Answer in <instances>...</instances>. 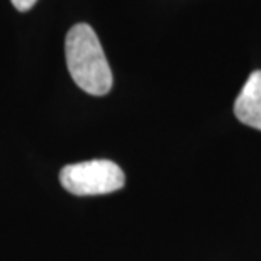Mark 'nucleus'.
Listing matches in <instances>:
<instances>
[{
    "label": "nucleus",
    "mask_w": 261,
    "mask_h": 261,
    "mask_svg": "<svg viewBox=\"0 0 261 261\" xmlns=\"http://www.w3.org/2000/svg\"><path fill=\"white\" fill-rule=\"evenodd\" d=\"M234 114L238 121L261 130V70L253 71L244 82L234 102Z\"/></svg>",
    "instance_id": "nucleus-3"
},
{
    "label": "nucleus",
    "mask_w": 261,
    "mask_h": 261,
    "mask_svg": "<svg viewBox=\"0 0 261 261\" xmlns=\"http://www.w3.org/2000/svg\"><path fill=\"white\" fill-rule=\"evenodd\" d=\"M65 56L73 82L90 95H107L112 90V71L95 31L88 24H75L65 39Z\"/></svg>",
    "instance_id": "nucleus-1"
},
{
    "label": "nucleus",
    "mask_w": 261,
    "mask_h": 261,
    "mask_svg": "<svg viewBox=\"0 0 261 261\" xmlns=\"http://www.w3.org/2000/svg\"><path fill=\"white\" fill-rule=\"evenodd\" d=\"M10 2H12V5L19 10V12H25V10L33 9L38 0H10Z\"/></svg>",
    "instance_id": "nucleus-4"
},
{
    "label": "nucleus",
    "mask_w": 261,
    "mask_h": 261,
    "mask_svg": "<svg viewBox=\"0 0 261 261\" xmlns=\"http://www.w3.org/2000/svg\"><path fill=\"white\" fill-rule=\"evenodd\" d=\"M60 184L73 195H103L121 190L126 185V175L111 160H90L63 166Z\"/></svg>",
    "instance_id": "nucleus-2"
}]
</instances>
